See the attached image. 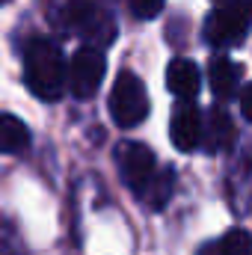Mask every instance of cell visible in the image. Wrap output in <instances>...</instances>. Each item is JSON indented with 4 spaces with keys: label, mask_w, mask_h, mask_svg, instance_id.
Listing matches in <instances>:
<instances>
[{
    "label": "cell",
    "mask_w": 252,
    "mask_h": 255,
    "mask_svg": "<svg viewBox=\"0 0 252 255\" xmlns=\"http://www.w3.org/2000/svg\"><path fill=\"white\" fill-rule=\"evenodd\" d=\"M142 193H148V205H151V208H163L166 199H169V193H172V169H166V172L160 175V184L151 178L148 187Z\"/></svg>",
    "instance_id": "12"
},
{
    "label": "cell",
    "mask_w": 252,
    "mask_h": 255,
    "mask_svg": "<svg viewBox=\"0 0 252 255\" xmlns=\"http://www.w3.org/2000/svg\"><path fill=\"white\" fill-rule=\"evenodd\" d=\"M220 255H250V235L244 229H232L220 244Z\"/></svg>",
    "instance_id": "13"
},
{
    "label": "cell",
    "mask_w": 252,
    "mask_h": 255,
    "mask_svg": "<svg viewBox=\"0 0 252 255\" xmlns=\"http://www.w3.org/2000/svg\"><path fill=\"white\" fill-rule=\"evenodd\" d=\"M30 145V130L27 125L12 116V113H0V151L6 154H21Z\"/></svg>",
    "instance_id": "11"
},
{
    "label": "cell",
    "mask_w": 252,
    "mask_h": 255,
    "mask_svg": "<svg viewBox=\"0 0 252 255\" xmlns=\"http://www.w3.org/2000/svg\"><path fill=\"white\" fill-rule=\"evenodd\" d=\"M116 163H119L125 187H130L133 193H142L148 187V181L154 178V154L142 142H119Z\"/></svg>",
    "instance_id": "6"
},
{
    "label": "cell",
    "mask_w": 252,
    "mask_h": 255,
    "mask_svg": "<svg viewBox=\"0 0 252 255\" xmlns=\"http://www.w3.org/2000/svg\"><path fill=\"white\" fill-rule=\"evenodd\" d=\"M169 136H172V145L178 151H193L202 142V116H199V110L193 104H181L172 113Z\"/></svg>",
    "instance_id": "7"
},
{
    "label": "cell",
    "mask_w": 252,
    "mask_h": 255,
    "mask_svg": "<svg viewBox=\"0 0 252 255\" xmlns=\"http://www.w3.org/2000/svg\"><path fill=\"white\" fill-rule=\"evenodd\" d=\"M104 54L98 51V48H89V45H83V48H77V54L71 57V65H68V86H71V92L77 95V98H92L95 92H98V86H101V80H104Z\"/></svg>",
    "instance_id": "5"
},
{
    "label": "cell",
    "mask_w": 252,
    "mask_h": 255,
    "mask_svg": "<svg viewBox=\"0 0 252 255\" xmlns=\"http://www.w3.org/2000/svg\"><path fill=\"white\" fill-rule=\"evenodd\" d=\"M110 113L119 128H136L148 116V92L142 80L130 71H119L113 92H110Z\"/></svg>",
    "instance_id": "3"
},
{
    "label": "cell",
    "mask_w": 252,
    "mask_h": 255,
    "mask_svg": "<svg viewBox=\"0 0 252 255\" xmlns=\"http://www.w3.org/2000/svg\"><path fill=\"white\" fill-rule=\"evenodd\" d=\"M241 110H244V119L250 122L252 119V89L244 86V95H241Z\"/></svg>",
    "instance_id": "15"
},
{
    "label": "cell",
    "mask_w": 252,
    "mask_h": 255,
    "mask_svg": "<svg viewBox=\"0 0 252 255\" xmlns=\"http://www.w3.org/2000/svg\"><path fill=\"white\" fill-rule=\"evenodd\" d=\"M205 136H208V148H211V151H223V148H232V145H235V136H238L232 116H229L226 110H220V107H217V110L211 113V119H208Z\"/></svg>",
    "instance_id": "10"
},
{
    "label": "cell",
    "mask_w": 252,
    "mask_h": 255,
    "mask_svg": "<svg viewBox=\"0 0 252 255\" xmlns=\"http://www.w3.org/2000/svg\"><path fill=\"white\" fill-rule=\"evenodd\" d=\"M163 3H166V0H127L130 12H133L139 21H151V18H157L160 9H163Z\"/></svg>",
    "instance_id": "14"
},
{
    "label": "cell",
    "mask_w": 252,
    "mask_h": 255,
    "mask_svg": "<svg viewBox=\"0 0 252 255\" xmlns=\"http://www.w3.org/2000/svg\"><path fill=\"white\" fill-rule=\"evenodd\" d=\"M241 77H244L241 65L232 63L229 57L214 60V65H211V89H214V95L217 98H232L238 92V86H241Z\"/></svg>",
    "instance_id": "9"
},
{
    "label": "cell",
    "mask_w": 252,
    "mask_h": 255,
    "mask_svg": "<svg viewBox=\"0 0 252 255\" xmlns=\"http://www.w3.org/2000/svg\"><path fill=\"white\" fill-rule=\"evenodd\" d=\"M3 3H9V0H0V6H3Z\"/></svg>",
    "instance_id": "16"
},
{
    "label": "cell",
    "mask_w": 252,
    "mask_h": 255,
    "mask_svg": "<svg viewBox=\"0 0 252 255\" xmlns=\"http://www.w3.org/2000/svg\"><path fill=\"white\" fill-rule=\"evenodd\" d=\"M166 86H169L172 95L190 101L202 89V71H199V65L190 63V60H181V57L172 60L169 68H166Z\"/></svg>",
    "instance_id": "8"
},
{
    "label": "cell",
    "mask_w": 252,
    "mask_h": 255,
    "mask_svg": "<svg viewBox=\"0 0 252 255\" xmlns=\"http://www.w3.org/2000/svg\"><path fill=\"white\" fill-rule=\"evenodd\" d=\"M250 27V0H229L208 21V42L217 48H232L247 39Z\"/></svg>",
    "instance_id": "4"
},
{
    "label": "cell",
    "mask_w": 252,
    "mask_h": 255,
    "mask_svg": "<svg viewBox=\"0 0 252 255\" xmlns=\"http://www.w3.org/2000/svg\"><path fill=\"white\" fill-rule=\"evenodd\" d=\"M24 80L30 86V92L42 101H60L65 89V60L63 51L48 42V39H36L27 45L24 54Z\"/></svg>",
    "instance_id": "1"
},
{
    "label": "cell",
    "mask_w": 252,
    "mask_h": 255,
    "mask_svg": "<svg viewBox=\"0 0 252 255\" xmlns=\"http://www.w3.org/2000/svg\"><path fill=\"white\" fill-rule=\"evenodd\" d=\"M65 24L71 33L83 36L89 48H104L116 39V21L101 0H68Z\"/></svg>",
    "instance_id": "2"
}]
</instances>
